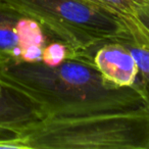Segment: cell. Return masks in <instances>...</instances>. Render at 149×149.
Returning <instances> with one entry per match:
<instances>
[{"mask_svg": "<svg viewBox=\"0 0 149 149\" xmlns=\"http://www.w3.org/2000/svg\"><path fill=\"white\" fill-rule=\"evenodd\" d=\"M24 17L35 19L47 37L72 48L80 57L92 56L101 44L133 39L116 17L89 0H0Z\"/></svg>", "mask_w": 149, "mask_h": 149, "instance_id": "3", "label": "cell"}, {"mask_svg": "<svg viewBox=\"0 0 149 149\" xmlns=\"http://www.w3.org/2000/svg\"><path fill=\"white\" fill-rule=\"evenodd\" d=\"M22 15L0 3V64L21 62L17 22Z\"/></svg>", "mask_w": 149, "mask_h": 149, "instance_id": "7", "label": "cell"}, {"mask_svg": "<svg viewBox=\"0 0 149 149\" xmlns=\"http://www.w3.org/2000/svg\"><path fill=\"white\" fill-rule=\"evenodd\" d=\"M0 76L13 89L33 102L42 118H65L148 105L135 82L132 87L109 86L92 56L68 59L57 66L43 62L0 64Z\"/></svg>", "mask_w": 149, "mask_h": 149, "instance_id": "1", "label": "cell"}, {"mask_svg": "<svg viewBox=\"0 0 149 149\" xmlns=\"http://www.w3.org/2000/svg\"><path fill=\"white\" fill-rule=\"evenodd\" d=\"M111 13L124 25L133 39L132 45L149 49V38L136 17L135 7L141 0H89Z\"/></svg>", "mask_w": 149, "mask_h": 149, "instance_id": "6", "label": "cell"}, {"mask_svg": "<svg viewBox=\"0 0 149 149\" xmlns=\"http://www.w3.org/2000/svg\"><path fill=\"white\" fill-rule=\"evenodd\" d=\"M132 50L133 55L136 58L138 63V76L136 83L141 87L144 94L146 95L147 102L149 105V49L139 47L132 44H127Z\"/></svg>", "mask_w": 149, "mask_h": 149, "instance_id": "10", "label": "cell"}, {"mask_svg": "<svg viewBox=\"0 0 149 149\" xmlns=\"http://www.w3.org/2000/svg\"><path fill=\"white\" fill-rule=\"evenodd\" d=\"M135 10L141 28L149 38V0H141L136 4Z\"/></svg>", "mask_w": 149, "mask_h": 149, "instance_id": "11", "label": "cell"}, {"mask_svg": "<svg viewBox=\"0 0 149 149\" xmlns=\"http://www.w3.org/2000/svg\"><path fill=\"white\" fill-rule=\"evenodd\" d=\"M40 118L37 106L0 76V148H23L19 136Z\"/></svg>", "mask_w": 149, "mask_h": 149, "instance_id": "4", "label": "cell"}, {"mask_svg": "<svg viewBox=\"0 0 149 149\" xmlns=\"http://www.w3.org/2000/svg\"><path fill=\"white\" fill-rule=\"evenodd\" d=\"M30 149H149V105L65 118H42L19 136Z\"/></svg>", "mask_w": 149, "mask_h": 149, "instance_id": "2", "label": "cell"}, {"mask_svg": "<svg viewBox=\"0 0 149 149\" xmlns=\"http://www.w3.org/2000/svg\"><path fill=\"white\" fill-rule=\"evenodd\" d=\"M92 62L111 87H132L138 76V63L127 44L109 41L101 44L92 55Z\"/></svg>", "mask_w": 149, "mask_h": 149, "instance_id": "5", "label": "cell"}, {"mask_svg": "<svg viewBox=\"0 0 149 149\" xmlns=\"http://www.w3.org/2000/svg\"><path fill=\"white\" fill-rule=\"evenodd\" d=\"M21 62L41 61L42 50L47 44V35L39 23L22 15L17 22Z\"/></svg>", "mask_w": 149, "mask_h": 149, "instance_id": "8", "label": "cell"}, {"mask_svg": "<svg viewBox=\"0 0 149 149\" xmlns=\"http://www.w3.org/2000/svg\"><path fill=\"white\" fill-rule=\"evenodd\" d=\"M72 48L59 41H52L47 43L42 50L41 62L48 66H57L68 59L79 58Z\"/></svg>", "mask_w": 149, "mask_h": 149, "instance_id": "9", "label": "cell"}]
</instances>
